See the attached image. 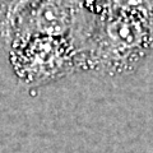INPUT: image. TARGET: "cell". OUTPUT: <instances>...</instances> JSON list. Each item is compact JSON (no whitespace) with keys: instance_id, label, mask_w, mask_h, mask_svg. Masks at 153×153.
Listing matches in <instances>:
<instances>
[{"instance_id":"cell-2","label":"cell","mask_w":153,"mask_h":153,"mask_svg":"<svg viewBox=\"0 0 153 153\" xmlns=\"http://www.w3.org/2000/svg\"><path fill=\"white\" fill-rule=\"evenodd\" d=\"M8 54L14 74L28 88L47 85L82 70L69 37H32L9 46Z\"/></svg>"},{"instance_id":"cell-1","label":"cell","mask_w":153,"mask_h":153,"mask_svg":"<svg viewBox=\"0 0 153 153\" xmlns=\"http://www.w3.org/2000/svg\"><path fill=\"white\" fill-rule=\"evenodd\" d=\"M69 38L79 54L82 70L126 75L153 50V22L96 13L85 4Z\"/></svg>"},{"instance_id":"cell-5","label":"cell","mask_w":153,"mask_h":153,"mask_svg":"<svg viewBox=\"0 0 153 153\" xmlns=\"http://www.w3.org/2000/svg\"><path fill=\"white\" fill-rule=\"evenodd\" d=\"M38 0H0V41L7 44L17 19Z\"/></svg>"},{"instance_id":"cell-3","label":"cell","mask_w":153,"mask_h":153,"mask_svg":"<svg viewBox=\"0 0 153 153\" xmlns=\"http://www.w3.org/2000/svg\"><path fill=\"white\" fill-rule=\"evenodd\" d=\"M83 8L84 0H38L16 21L4 46L37 36L69 37Z\"/></svg>"},{"instance_id":"cell-4","label":"cell","mask_w":153,"mask_h":153,"mask_svg":"<svg viewBox=\"0 0 153 153\" xmlns=\"http://www.w3.org/2000/svg\"><path fill=\"white\" fill-rule=\"evenodd\" d=\"M85 4L96 13L153 22V0H85Z\"/></svg>"}]
</instances>
